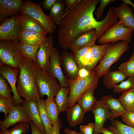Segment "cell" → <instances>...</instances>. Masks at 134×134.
Listing matches in <instances>:
<instances>
[{"label": "cell", "instance_id": "obj_8", "mask_svg": "<svg viewBox=\"0 0 134 134\" xmlns=\"http://www.w3.org/2000/svg\"><path fill=\"white\" fill-rule=\"evenodd\" d=\"M35 84L41 99L46 95L47 98L54 97L61 88L56 79L49 75L46 71L40 69L36 77Z\"/></svg>", "mask_w": 134, "mask_h": 134}, {"label": "cell", "instance_id": "obj_24", "mask_svg": "<svg viewBox=\"0 0 134 134\" xmlns=\"http://www.w3.org/2000/svg\"><path fill=\"white\" fill-rule=\"evenodd\" d=\"M112 44V43H108L100 45H94L91 47L92 58L85 67L89 70H93Z\"/></svg>", "mask_w": 134, "mask_h": 134}, {"label": "cell", "instance_id": "obj_21", "mask_svg": "<svg viewBox=\"0 0 134 134\" xmlns=\"http://www.w3.org/2000/svg\"><path fill=\"white\" fill-rule=\"evenodd\" d=\"M20 25L22 31L47 34L44 28L38 22L24 12L20 13Z\"/></svg>", "mask_w": 134, "mask_h": 134}, {"label": "cell", "instance_id": "obj_38", "mask_svg": "<svg viewBox=\"0 0 134 134\" xmlns=\"http://www.w3.org/2000/svg\"><path fill=\"white\" fill-rule=\"evenodd\" d=\"M7 80L0 75V96L6 98L13 97L11 95L12 90Z\"/></svg>", "mask_w": 134, "mask_h": 134}, {"label": "cell", "instance_id": "obj_27", "mask_svg": "<svg viewBox=\"0 0 134 134\" xmlns=\"http://www.w3.org/2000/svg\"><path fill=\"white\" fill-rule=\"evenodd\" d=\"M44 108L47 115L52 124L58 120L59 113L54 97L47 98L44 101Z\"/></svg>", "mask_w": 134, "mask_h": 134}, {"label": "cell", "instance_id": "obj_52", "mask_svg": "<svg viewBox=\"0 0 134 134\" xmlns=\"http://www.w3.org/2000/svg\"><path fill=\"white\" fill-rule=\"evenodd\" d=\"M0 132H1L2 134H10L9 132V130L8 129L6 130L3 132H2L0 131Z\"/></svg>", "mask_w": 134, "mask_h": 134}, {"label": "cell", "instance_id": "obj_35", "mask_svg": "<svg viewBox=\"0 0 134 134\" xmlns=\"http://www.w3.org/2000/svg\"><path fill=\"white\" fill-rule=\"evenodd\" d=\"M14 100L13 97L6 98L0 96V112L4 114L6 118L12 107L14 106Z\"/></svg>", "mask_w": 134, "mask_h": 134}, {"label": "cell", "instance_id": "obj_22", "mask_svg": "<svg viewBox=\"0 0 134 134\" xmlns=\"http://www.w3.org/2000/svg\"><path fill=\"white\" fill-rule=\"evenodd\" d=\"M46 35L36 32L21 30L18 41L31 46H39L44 40Z\"/></svg>", "mask_w": 134, "mask_h": 134}, {"label": "cell", "instance_id": "obj_9", "mask_svg": "<svg viewBox=\"0 0 134 134\" xmlns=\"http://www.w3.org/2000/svg\"><path fill=\"white\" fill-rule=\"evenodd\" d=\"M20 13L4 20L0 25V40L18 41L21 30L20 25Z\"/></svg>", "mask_w": 134, "mask_h": 134}, {"label": "cell", "instance_id": "obj_6", "mask_svg": "<svg viewBox=\"0 0 134 134\" xmlns=\"http://www.w3.org/2000/svg\"><path fill=\"white\" fill-rule=\"evenodd\" d=\"M21 12L26 13L38 22L49 34H53L57 28L49 16L44 12L40 5L31 0L23 1Z\"/></svg>", "mask_w": 134, "mask_h": 134}, {"label": "cell", "instance_id": "obj_31", "mask_svg": "<svg viewBox=\"0 0 134 134\" xmlns=\"http://www.w3.org/2000/svg\"><path fill=\"white\" fill-rule=\"evenodd\" d=\"M108 129L115 134H134V128L124 124L118 119L111 121Z\"/></svg>", "mask_w": 134, "mask_h": 134}, {"label": "cell", "instance_id": "obj_49", "mask_svg": "<svg viewBox=\"0 0 134 134\" xmlns=\"http://www.w3.org/2000/svg\"><path fill=\"white\" fill-rule=\"evenodd\" d=\"M64 134H83L81 132H78L69 128H65L64 130Z\"/></svg>", "mask_w": 134, "mask_h": 134}, {"label": "cell", "instance_id": "obj_48", "mask_svg": "<svg viewBox=\"0 0 134 134\" xmlns=\"http://www.w3.org/2000/svg\"><path fill=\"white\" fill-rule=\"evenodd\" d=\"M32 134H43L35 126L32 122L30 123Z\"/></svg>", "mask_w": 134, "mask_h": 134}, {"label": "cell", "instance_id": "obj_36", "mask_svg": "<svg viewBox=\"0 0 134 134\" xmlns=\"http://www.w3.org/2000/svg\"><path fill=\"white\" fill-rule=\"evenodd\" d=\"M134 88V77H129L119 85H115L113 88L114 91L117 93H123L131 89Z\"/></svg>", "mask_w": 134, "mask_h": 134}, {"label": "cell", "instance_id": "obj_50", "mask_svg": "<svg viewBox=\"0 0 134 134\" xmlns=\"http://www.w3.org/2000/svg\"><path fill=\"white\" fill-rule=\"evenodd\" d=\"M101 133L103 134H115L114 133L109 130L108 129L103 127Z\"/></svg>", "mask_w": 134, "mask_h": 134}, {"label": "cell", "instance_id": "obj_11", "mask_svg": "<svg viewBox=\"0 0 134 134\" xmlns=\"http://www.w3.org/2000/svg\"><path fill=\"white\" fill-rule=\"evenodd\" d=\"M53 44V37L49 34L40 44L35 62L40 69L46 71L47 69L54 47Z\"/></svg>", "mask_w": 134, "mask_h": 134}, {"label": "cell", "instance_id": "obj_28", "mask_svg": "<svg viewBox=\"0 0 134 134\" xmlns=\"http://www.w3.org/2000/svg\"><path fill=\"white\" fill-rule=\"evenodd\" d=\"M65 5V0H57L50 10L48 15L58 27L61 23L64 15Z\"/></svg>", "mask_w": 134, "mask_h": 134}, {"label": "cell", "instance_id": "obj_42", "mask_svg": "<svg viewBox=\"0 0 134 134\" xmlns=\"http://www.w3.org/2000/svg\"><path fill=\"white\" fill-rule=\"evenodd\" d=\"M94 127V123L89 122L86 125H81L80 129L83 134H93Z\"/></svg>", "mask_w": 134, "mask_h": 134}, {"label": "cell", "instance_id": "obj_7", "mask_svg": "<svg viewBox=\"0 0 134 134\" xmlns=\"http://www.w3.org/2000/svg\"><path fill=\"white\" fill-rule=\"evenodd\" d=\"M134 31L133 28L125 27L119 21L99 38L98 43L103 45L108 43L114 44L118 41H121L131 43Z\"/></svg>", "mask_w": 134, "mask_h": 134}, {"label": "cell", "instance_id": "obj_29", "mask_svg": "<svg viewBox=\"0 0 134 134\" xmlns=\"http://www.w3.org/2000/svg\"><path fill=\"white\" fill-rule=\"evenodd\" d=\"M69 87H61L57 92L54 98L59 113L65 111L69 108Z\"/></svg>", "mask_w": 134, "mask_h": 134}, {"label": "cell", "instance_id": "obj_20", "mask_svg": "<svg viewBox=\"0 0 134 134\" xmlns=\"http://www.w3.org/2000/svg\"><path fill=\"white\" fill-rule=\"evenodd\" d=\"M95 29L81 34L71 42L69 49L73 53L86 46L98 39Z\"/></svg>", "mask_w": 134, "mask_h": 134}, {"label": "cell", "instance_id": "obj_34", "mask_svg": "<svg viewBox=\"0 0 134 134\" xmlns=\"http://www.w3.org/2000/svg\"><path fill=\"white\" fill-rule=\"evenodd\" d=\"M118 69L127 77H134V57L132 55L128 61L120 65Z\"/></svg>", "mask_w": 134, "mask_h": 134}, {"label": "cell", "instance_id": "obj_37", "mask_svg": "<svg viewBox=\"0 0 134 134\" xmlns=\"http://www.w3.org/2000/svg\"><path fill=\"white\" fill-rule=\"evenodd\" d=\"M30 128L29 122L22 121L15 125L9 132L10 134H25L29 132Z\"/></svg>", "mask_w": 134, "mask_h": 134}, {"label": "cell", "instance_id": "obj_51", "mask_svg": "<svg viewBox=\"0 0 134 134\" xmlns=\"http://www.w3.org/2000/svg\"><path fill=\"white\" fill-rule=\"evenodd\" d=\"M125 3H127L129 5H131L133 7L134 9V4L130 0H121Z\"/></svg>", "mask_w": 134, "mask_h": 134}, {"label": "cell", "instance_id": "obj_10", "mask_svg": "<svg viewBox=\"0 0 134 134\" xmlns=\"http://www.w3.org/2000/svg\"><path fill=\"white\" fill-rule=\"evenodd\" d=\"M61 65V55L59 51L56 48L54 47L46 72L50 76L57 80L61 87H69V79L64 74Z\"/></svg>", "mask_w": 134, "mask_h": 134}, {"label": "cell", "instance_id": "obj_3", "mask_svg": "<svg viewBox=\"0 0 134 134\" xmlns=\"http://www.w3.org/2000/svg\"><path fill=\"white\" fill-rule=\"evenodd\" d=\"M24 59L18 42L13 40H0V62L13 68L20 69Z\"/></svg>", "mask_w": 134, "mask_h": 134}, {"label": "cell", "instance_id": "obj_32", "mask_svg": "<svg viewBox=\"0 0 134 134\" xmlns=\"http://www.w3.org/2000/svg\"><path fill=\"white\" fill-rule=\"evenodd\" d=\"M44 101L43 99H41L38 101V107L41 121L45 129L46 134H51L53 124L49 119L45 111Z\"/></svg>", "mask_w": 134, "mask_h": 134}, {"label": "cell", "instance_id": "obj_44", "mask_svg": "<svg viewBox=\"0 0 134 134\" xmlns=\"http://www.w3.org/2000/svg\"><path fill=\"white\" fill-rule=\"evenodd\" d=\"M57 0H43L41 2L43 8L45 10H50Z\"/></svg>", "mask_w": 134, "mask_h": 134}, {"label": "cell", "instance_id": "obj_5", "mask_svg": "<svg viewBox=\"0 0 134 134\" xmlns=\"http://www.w3.org/2000/svg\"><path fill=\"white\" fill-rule=\"evenodd\" d=\"M130 48L129 43L120 41L112 44L100 61L94 70L99 77L110 71L111 66Z\"/></svg>", "mask_w": 134, "mask_h": 134}, {"label": "cell", "instance_id": "obj_4", "mask_svg": "<svg viewBox=\"0 0 134 134\" xmlns=\"http://www.w3.org/2000/svg\"><path fill=\"white\" fill-rule=\"evenodd\" d=\"M99 77L96 72L92 70L90 75L87 77H77L74 80H69V107L76 103L79 97L89 89L93 88L96 89Z\"/></svg>", "mask_w": 134, "mask_h": 134}, {"label": "cell", "instance_id": "obj_15", "mask_svg": "<svg viewBox=\"0 0 134 134\" xmlns=\"http://www.w3.org/2000/svg\"><path fill=\"white\" fill-rule=\"evenodd\" d=\"M111 9L122 25L125 27L133 28L134 30V10L129 4L123 2L117 7H111Z\"/></svg>", "mask_w": 134, "mask_h": 134}, {"label": "cell", "instance_id": "obj_18", "mask_svg": "<svg viewBox=\"0 0 134 134\" xmlns=\"http://www.w3.org/2000/svg\"><path fill=\"white\" fill-rule=\"evenodd\" d=\"M22 104L28 116L35 126L42 133L46 134L45 127L40 118L38 107V101L25 100Z\"/></svg>", "mask_w": 134, "mask_h": 134}, {"label": "cell", "instance_id": "obj_43", "mask_svg": "<svg viewBox=\"0 0 134 134\" xmlns=\"http://www.w3.org/2000/svg\"><path fill=\"white\" fill-rule=\"evenodd\" d=\"M92 57L91 48L85 53L81 59L82 64L84 67L88 64Z\"/></svg>", "mask_w": 134, "mask_h": 134}, {"label": "cell", "instance_id": "obj_19", "mask_svg": "<svg viewBox=\"0 0 134 134\" xmlns=\"http://www.w3.org/2000/svg\"><path fill=\"white\" fill-rule=\"evenodd\" d=\"M100 100L110 110L111 116L110 120L112 121L117 117L122 116L127 112L119 99L108 95L103 96Z\"/></svg>", "mask_w": 134, "mask_h": 134}, {"label": "cell", "instance_id": "obj_17", "mask_svg": "<svg viewBox=\"0 0 134 134\" xmlns=\"http://www.w3.org/2000/svg\"><path fill=\"white\" fill-rule=\"evenodd\" d=\"M23 4L22 0H0V21L20 13Z\"/></svg>", "mask_w": 134, "mask_h": 134}, {"label": "cell", "instance_id": "obj_14", "mask_svg": "<svg viewBox=\"0 0 134 134\" xmlns=\"http://www.w3.org/2000/svg\"><path fill=\"white\" fill-rule=\"evenodd\" d=\"M20 72V69L13 68L0 62V74L7 80L9 84L13 94V97L15 105L22 104L25 101L18 96L16 90V83Z\"/></svg>", "mask_w": 134, "mask_h": 134}, {"label": "cell", "instance_id": "obj_30", "mask_svg": "<svg viewBox=\"0 0 134 134\" xmlns=\"http://www.w3.org/2000/svg\"><path fill=\"white\" fill-rule=\"evenodd\" d=\"M118 99L127 111H134V88L122 93Z\"/></svg>", "mask_w": 134, "mask_h": 134}, {"label": "cell", "instance_id": "obj_54", "mask_svg": "<svg viewBox=\"0 0 134 134\" xmlns=\"http://www.w3.org/2000/svg\"><path fill=\"white\" fill-rule=\"evenodd\" d=\"M0 134H2V133L1 132H0Z\"/></svg>", "mask_w": 134, "mask_h": 134}, {"label": "cell", "instance_id": "obj_12", "mask_svg": "<svg viewBox=\"0 0 134 134\" xmlns=\"http://www.w3.org/2000/svg\"><path fill=\"white\" fill-rule=\"evenodd\" d=\"M95 118V127L93 134H99L104 127L103 125L108 119L110 120L111 113L110 110L99 100L92 106L90 110Z\"/></svg>", "mask_w": 134, "mask_h": 134}, {"label": "cell", "instance_id": "obj_13", "mask_svg": "<svg viewBox=\"0 0 134 134\" xmlns=\"http://www.w3.org/2000/svg\"><path fill=\"white\" fill-rule=\"evenodd\" d=\"M26 121L32 122L28 116L22 104L14 105L12 108L7 117L0 121V131L3 132L10 126L17 123Z\"/></svg>", "mask_w": 134, "mask_h": 134}, {"label": "cell", "instance_id": "obj_2", "mask_svg": "<svg viewBox=\"0 0 134 134\" xmlns=\"http://www.w3.org/2000/svg\"><path fill=\"white\" fill-rule=\"evenodd\" d=\"M40 69L32 61L25 58L20 67L16 90L18 96L26 101H38L41 99L35 84V78Z\"/></svg>", "mask_w": 134, "mask_h": 134}, {"label": "cell", "instance_id": "obj_25", "mask_svg": "<svg viewBox=\"0 0 134 134\" xmlns=\"http://www.w3.org/2000/svg\"><path fill=\"white\" fill-rule=\"evenodd\" d=\"M103 83L104 85L109 89H112L114 86L121 82L127 77L120 70L109 71L104 75Z\"/></svg>", "mask_w": 134, "mask_h": 134}, {"label": "cell", "instance_id": "obj_23", "mask_svg": "<svg viewBox=\"0 0 134 134\" xmlns=\"http://www.w3.org/2000/svg\"><path fill=\"white\" fill-rule=\"evenodd\" d=\"M66 111L67 121L71 127H74L83 122L85 113L78 103L69 107Z\"/></svg>", "mask_w": 134, "mask_h": 134}, {"label": "cell", "instance_id": "obj_16", "mask_svg": "<svg viewBox=\"0 0 134 134\" xmlns=\"http://www.w3.org/2000/svg\"><path fill=\"white\" fill-rule=\"evenodd\" d=\"M61 62L69 80H74L78 77L79 68L74 59V53L63 51L61 55Z\"/></svg>", "mask_w": 134, "mask_h": 134}, {"label": "cell", "instance_id": "obj_46", "mask_svg": "<svg viewBox=\"0 0 134 134\" xmlns=\"http://www.w3.org/2000/svg\"><path fill=\"white\" fill-rule=\"evenodd\" d=\"M77 0H65V8L64 11V15L75 4Z\"/></svg>", "mask_w": 134, "mask_h": 134}, {"label": "cell", "instance_id": "obj_47", "mask_svg": "<svg viewBox=\"0 0 134 134\" xmlns=\"http://www.w3.org/2000/svg\"><path fill=\"white\" fill-rule=\"evenodd\" d=\"M92 70H89L85 67L79 68L78 77L81 78L87 77L90 75Z\"/></svg>", "mask_w": 134, "mask_h": 134}, {"label": "cell", "instance_id": "obj_26", "mask_svg": "<svg viewBox=\"0 0 134 134\" xmlns=\"http://www.w3.org/2000/svg\"><path fill=\"white\" fill-rule=\"evenodd\" d=\"M95 89L90 88L85 92L78 98L77 101L85 113L90 110L92 106L97 101L94 95Z\"/></svg>", "mask_w": 134, "mask_h": 134}, {"label": "cell", "instance_id": "obj_45", "mask_svg": "<svg viewBox=\"0 0 134 134\" xmlns=\"http://www.w3.org/2000/svg\"><path fill=\"white\" fill-rule=\"evenodd\" d=\"M62 128V124L60 118L53 125L51 134H61L60 131Z\"/></svg>", "mask_w": 134, "mask_h": 134}, {"label": "cell", "instance_id": "obj_53", "mask_svg": "<svg viewBox=\"0 0 134 134\" xmlns=\"http://www.w3.org/2000/svg\"><path fill=\"white\" fill-rule=\"evenodd\" d=\"M133 46L134 50V44L133 45ZM132 56L134 58V51L132 55Z\"/></svg>", "mask_w": 134, "mask_h": 134}, {"label": "cell", "instance_id": "obj_39", "mask_svg": "<svg viewBox=\"0 0 134 134\" xmlns=\"http://www.w3.org/2000/svg\"><path fill=\"white\" fill-rule=\"evenodd\" d=\"M95 40H94L88 45L73 53L74 59L79 68L85 67H83L81 61V58L88 50L95 44Z\"/></svg>", "mask_w": 134, "mask_h": 134}, {"label": "cell", "instance_id": "obj_33", "mask_svg": "<svg viewBox=\"0 0 134 134\" xmlns=\"http://www.w3.org/2000/svg\"><path fill=\"white\" fill-rule=\"evenodd\" d=\"M21 52L25 58L35 62L39 46H35L18 42Z\"/></svg>", "mask_w": 134, "mask_h": 134}, {"label": "cell", "instance_id": "obj_41", "mask_svg": "<svg viewBox=\"0 0 134 134\" xmlns=\"http://www.w3.org/2000/svg\"><path fill=\"white\" fill-rule=\"evenodd\" d=\"M122 117L123 121L126 125L134 128V111H127Z\"/></svg>", "mask_w": 134, "mask_h": 134}, {"label": "cell", "instance_id": "obj_40", "mask_svg": "<svg viewBox=\"0 0 134 134\" xmlns=\"http://www.w3.org/2000/svg\"><path fill=\"white\" fill-rule=\"evenodd\" d=\"M116 1L115 0H100V5L95 12V15L96 17V20L98 21L102 19L104 8L109 4L114 3Z\"/></svg>", "mask_w": 134, "mask_h": 134}, {"label": "cell", "instance_id": "obj_1", "mask_svg": "<svg viewBox=\"0 0 134 134\" xmlns=\"http://www.w3.org/2000/svg\"><path fill=\"white\" fill-rule=\"evenodd\" d=\"M99 0H77L74 5L63 16L58 26L59 44L64 50L69 49L71 42L79 35L95 29L98 39L117 22L111 12H108L101 21L94 18L93 13Z\"/></svg>", "mask_w": 134, "mask_h": 134}]
</instances>
